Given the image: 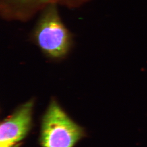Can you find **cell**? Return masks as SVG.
<instances>
[{
    "mask_svg": "<svg viewBox=\"0 0 147 147\" xmlns=\"http://www.w3.org/2000/svg\"><path fill=\"white\" fill-rule=\"evenodd\" d=\"M34 38L40 49L49 57L59 58L68 53L71 37L54 4L44 11L35 29Z\"/></svg>",
    "mask_w": 147,
    "mask_h": 147,
    "instance_id": "6da1fadb",
    "label": "cell"
},
{
    "mask_svg": "<svg viewBox=\"0 0 147 147\" xmlns=\"http://www.w3.org/2000/svg\"><path fill=\"white\" fill-rule=\"evenodd\" d=\"M83 131L58 104L52 102L43 117L41 131L42 147H73Z\"/></svg>",
    "mask_w": 147,
    "mask_h": 147,
    "instance_id": "7a4b0ae2",
    "label": "cell"
},
{
    "mask_svg": "<svg viewBox=\"0 0 147 147\" xmlns=\"http://www.w3.org/2000/svg\"><path fill=\"white\" fill-rule=\"evenodd\" d=\"M33 102L20 107L0 127V147H13L26 135L31 127Z\"/></svg>",
    "mask_w": 147,
    "mask_h": 147,
    "instance_id": "3957f363",
    "label": "cell"
},
{
    "mask_svg": "<svg viewBox=\"0 0 147 147\" xmlns=\"http://www.w3.org/2000/svg\"><path fill=\"white\" fill-rule=\"evenodd\" d=\"M12 3H15L16 5L22 7H39L40 5H44L49 3H55L56 1H61L64 0H11Z\"/></svg>",
    "mask_w": 147,
    "mask_h": 147,
    "instance_id": "277c9868",
    "label": "cell"
}]
</instances>
